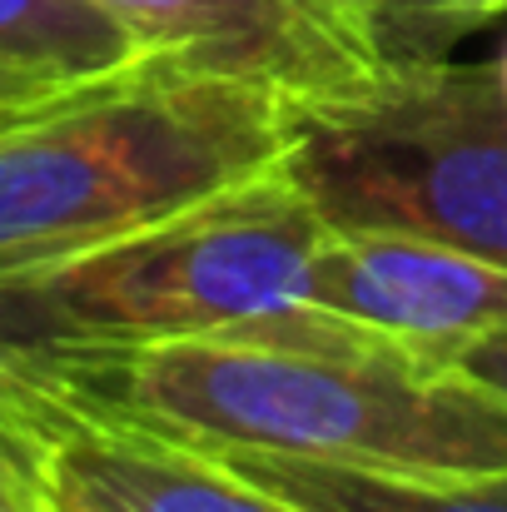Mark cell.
Here are the masks:
<instances>
[{"label": "cell", "instance_id": "6", "mask_svg": "<svg viewBox=\"0 0 507 512\" xmlns=\"http://www.w3.org/2000/svg\"><path fill=\"white\" fill-rule=\"evenodd\" d=\"M309 294L324 314L438 363L507 329V264L393 229H329Z\"/></svg>", "mask_w": 507, "mask_h": 512}, {"label": "cell", "instance_id": "4", "mask_svg": "<svg viewBox=\"0 0 507 512\" xmlns=\"http://www.w3.org/2000/svg\"><path fill=\"white\" fill-rule=\"evenodd\" d=\"M284 174L329 229H393L507 264L503 65L388 70L368 95L299 115Z\"/></svg>", "mask_w": 507, "mask_h": 512}, {"label": "cell", "instance_id": "7", "mask_svg": "<svg viewBox=\"0 0 507 512\" xmlns=\"http://www.w3.org/2000/svg\"><path fill=\"white\" fill-rule=\"evenodd\" d=\"M50 512H309L219 453L125 423H85L45 463Z\"/></svg>", "mask_w": 507, "mask_h": 512}, {"label": "cell", "instance_id": "3", "mask_svg": "<svg viewBox=\"0 0 507 512\" xmlns=\"http://www.w3.org/2000/svg\"><path fill=\"white\" fill-rule=\"evenodd\" d=\"M324 234V214L284 165H274L249 184L35 274L85 343L264 339L413 353L314 304L309 274Z\"/></svg>", "mask_w": 507, "mask_h": 512}, {"label": "cell", "instance_id": "14", "mask_svg": "<svg viewBox=\"0 0 507 512\" xmlns=\"http://www.w3.org/2000/svg\"><path fill=\"white\" fill-rule=\"evenodd\" d=\"M60 85H75V80H45V75H30V70H15V65H0V120L15 115L20 105L60 90Z\"/></svg>", "mask_w": 507, "mask_h": 512}, {"label": "cell", "instance_id": "5", "mask_svg": "<svg viewBox=\"0 0 507 512\" xmlns=\"http://www.w3.org/2000/svg\"><path fill=\"white\" fill-rule=\"evenodd\" d=\"M145 55L274 95L314 115L368 95L388 70L334 0H95Z\"/></svg>", "mask_w": 507, "mask_h": 512}, {"label": "cell", "instance_id": "12", "mask_svg": "<svg viewBox=\"0 0 507 512\" xmlns=\"http://www.w3.org/2000/svg\"><path fill=\"white\" fill-rule=\"evenodd\" d=\"M0 512H50L45 483L30 468H20L10 453H0Z\"/></svg>", "mask_w": 507, "mask_h": 512}, {"label": "cell", "instance_id": "13", "mask_svg": "<svg viewBox=\"0 0 507 512\" xmlns=\"http://www.w3.org/2000/svg\"><path fill=\"white\" fill-rule=\"evenodd\" d=\"M458 368H468L473 378H483L488 388H498L507 398V329L503 334H488V339L468 343L463 353H458Z\"/></svg>", "mask_w": 507, "mask_h": 512}, {"label": "cell", "instance_id": "11", "mask_svg": "<svg viewBox=\"0 0 507 512\" xmlns=\"http://www.w3.org/2000/svg\"><path fill=\"white\" fill-rule=\"evenodd\" d=\"M363 30L383 70H423L453 60L478 30L507 15V0H334Z\"/></svg>", "mask_w": 507, "mask_h": 512}, {"label": "cell", "instance_id": "9", "mask_svg": "<svg viewBox=\"0 0 507 512\" xmlns=\"http://www.w3.org/2000/svg\"><path fill=\"white\" fill-rule=\"evenodd\" d=\"M219 453L249 483L309 512H507V473L443 478V473H373L274 453Z\"/></svg>", "mask_w": 507, "mask_h": 512}, {"label": "cell", "instance_id": "10", "mask_svg": "<svg viewBox=\"0 0 507 512\" xmlns=\"http://www.w3.org/2000/svg\"><path fill=\"white\" fill-rule=\"evenodd\" d=\"M145 50L95 0H0V65L45 80H100Z\"/></svg>", "mask_w": 507, "mask_h": 512}, {"label": "cell", "instance_id": "1", "mask_svg": "<svg viewBox=\"0 0 507 512\" xmlns=\"http://www.w3.org/2000/svg\"><path fill=\"white\" fill-rule=\"evenodd\" d=\"M90 423L373 473H507V398L458 363L264 339L90 343Z\"/></svg>", "mask_w": 507, "mask_h": 512}, {"label": "cell", "instance_id": "2", "mask_svg": "<svg viewBox=\"0 0 507 512\" xmlns=\"http://www.w3.org/2000/svg\"><path fill=\"white\" fill-rule=\"evenodd\" d=\"M299 115L165 55L60 85L0 120V274L150 229L284 165Z\"/></svg>", "mask_w": 507, "mask_h": 512}, {"label": "cell", "instance_id": "15", "mask_svg": "<svg viewBox=\"0 0 507 512\" xmlns=\"http://www.w3.org/2000/svg\"><path fill=\"white\" fill-rule=\"evenodd\" d=\"M498 65H503V85H507V55H503V60H498Z\"/></svg>", "mask_w": 507, "mask_h": 512}, {"label": "cell", "instance_id": "8", "mask_svg": "<svg viewBox=\"0 0 507 512\" xmlns=\"http://www.w3.org/2000/svg\"><path fill=\"white\" fill-rule=\"evenodd\" d=\"M85 348L35 269L0 274V453L40 483L50 453L90 423L75 398V358Z\"/></svg>", "mask_w": 507, "mask_h": 512}]
</instances>
